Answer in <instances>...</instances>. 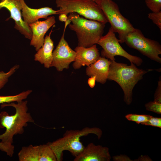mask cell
I'll list each match as a JSON object with an SVG mask.
<instances>
[{
	"label": "cell",
	"mask_w": 161,
	"mask_h": 161,
	"mask_svg": "<svg viewBox=\"0 0 161 161\" xmlns=\"http://www.w3.org/2000/svg\"><path fill=\"white\" fill-rule=\"evenodd\" d=\"M111 157L108 148L90 143L75 157L74 161H109Z\"/></svg>",
	"instance_id": "7c38bea8"
},
{
	"label": "cell",
	"mask_w": 161,
	"mask_h": 161,
	"mask_svg": "<svg viewBox=\"0 0 161 161\" xmlns=\"http://www.w3.org/2000/svg\"><path fill=\"white\" fill-rule=\"evenodd\" d=\"M18 156L19 161H57L54 152L47 143L23 146Z\"/></svg>",
	"instance_id": "30bf717a"
},
{
	"label": "cell",
	"mask_w": 161,
	"mask_h": 161,
	"mask_svg": "<svg viewBox=\"0 0 161 161\" xmlns=\"http://www.w3.org/2000/svg\"><path fill=\"white\" fill-rule=\"evenodd\" d=\"M75 51L76 56L72 66L75 69H79L82 66H89L100 56L96 44L89 47L78 46L75 49Z\"/></svg>",
	"instance_id": "5bb4252c"
},
{
	"label": "cell",
	"mask_w": 161,
	"mask_h": 161,
	"mask_svg": "<svg viewBox=\"0 0 161 161\" xmlns=\"http://www.w3.org/2000/svg\"><path fill=\"white\" fill-rule=\"evenodd\" d=\"M143 125L161 128V118L152 116L149 120Z\"/></svg>",
	"instance_id": "d4e9b609"
},
{
	"label": "cell",
	"mask_w": 161,
	"mask_h": 161,
	"mask_svg": "<svg viewBox=\"0 0 161 161\" xmlns=\"http://www.w3.org/2000/svg\"><path fill=\"white\" fill-rule=\"evenodd\" d=\"M118 39L116 37L115 32L111 27L108 33L102 36L97 44L103 48L101 52L102 57L115 60V56L117 55L123 57L131 62L137 66L140 65L143 62L140 57L131 55L126 51L120 45Z\"/></svg>",
	"instance_id": "ba28073f"
},
{
	"label": "cell",
	"mask_w": 161,
	"mask_h": 161,
	"mask_svg": "<svg viewBox=\"0 0 161 161\" xmlns=\"http://www.w3.org/2000/svg\"><path fill=\"white\" fill-rule=\"evenodd\" d=\"M52 32V30L49 35L46 36L43 46L34 55V60L44 65V67L47 69L51 67L53 58L54 42L50 38Z\"/></svg>",
	"instance_id": "e0dca14e"
},
{
	"label": "cell",
	"mask_w": 161,
	"mask_h": 161,
	"mask_svg": "<svg viewBox=\"0 0 161 161\" xmlns=\"http://www.w3.org/2000/svg\"><path fill=\"white\" fill-rule=\"evenodd\" d=\"M3 7L7 9L10 12V17L15 21L14 28L23 35L25 38L31 40L32 37L31 30L29 25L21 18V10L22 5L20 0H2L0 2V9Z\"/></svg>",
	"instance_id": "8fae6325"
},
{
	"label": "cell",
	"mask_w": 161,
	"mask_h": 161,
	"mask_svg": "<svg viewBox=\"0 0 161 161\" xmlns=\"http://www.w3.org/2000/svg\"><path fill=\"white\" fill-rule=\"evenodd\" d=\"M68 17L72 23L69 27L76 33L78 46L89 47L97 44L103 36L105 24L81 17L75 13H70Z\"/></svg>",
	"instance_id": "277c9868"
},
{
	"label": "cell",
	"mask_w": 161,
	"mask_h": 161,
	"mask_svg": "<svg viewBox=\"0 0 161 161\" xmlns=\"http://www.w3.org/2000/svg\"><path fill=\"white\" fill-rule=\"evenodd\" d=\"M91 0V1H95V2H96L97 1H98L99 0Z\"/></svg>",
	"instance_id": "4dcf8cb0"
},
{
	"label": "cell",
	"mask_w": 161,
	"mask_h": 161,
	"mask_svg": "<svg viewBox=\"0 0 161 161\" xmlns=\"http://www.w3.org/2000/svg\"><path fill=\"white\" fill-rule=\"evenodd\" d=\"M145 106L146 110L161 114V103L154 101L146 103Z\"/></svg>",
	"instance_id": "7402d4cb"
},
{
	"label": "cell",
	"mask_w": 161,
	"mask_h": 161,
	"mask_svg": "<svg viewBox=\"0 0 161 161\" xmlns=\"http://www.w3.org/2000/svg\"><path fill=\"white\" fill-rule=\"evenodd\" d=\"M32 92V90H28L16 95L0 96V104L22 101L26 99Z\"/></svg>",
	"instance_id": "ac0fdd59"
},
{
	"label": "cell",
	"mask_w": 161,
	"mask_h": 161,
	"mask_svg": "<svg viewBox=\"0 0 161 161\" xmlns=\"http://www.w3.org/2000/svg\"><path fill=\"white\" fill-rule=\"evenodd\" d=\"M68 19L67 15L65 13H62L59 14L58 17L59 20L61 21L65 22Z\"/></svg>",
	"instance_id": "f1b7e54d"
},
{
	"label": "cell",
	"mask_w": 161,
	"mask_h": 161,
	"mask_svg": "<svg viewBox=\"0 0 161 161\" xmlns=\"http://www.w3.org/2000/svg\"><path fill=\"white\" fill-rule=\"evenodd\" d=\"M110 61L107 79L118 84L123 92L124 101L127 105H130L132 101L133 90L134 86L143 78L144 74L153 70L139 69L132 63L128 65L117 62L115 60Z\"/></svg>",
	"instance_id": "7a4b0ae2"
},
{
	"label": "cell",
	"mask_w": 161,
	"mask_h": 161,
	"mask_svg": "<svg viewBox=\"0 0 161 161\" xmlns=\"http://www.w3.org/2000/svg\"><path fill=\"white\" fill-rule=\"evenodd\" d=\"M110 60L100 56L94 63L87 66L86 70L87 75L91 77H96V81L101 84L105 83L108 78Z\"/></svg>",
	"instance_id": "2e32d148"
},
{
	"label": "cell",
	"mask_w": 161,
	"mask_h": 161,
	"mask_svg": "<svg viewBox=\"0 0 161 161\" xmlns=\"http://www.w3.org/2000/svg\"><path fill=\"white\" fill-rule=\"evenodd\" d=\"M96 81V77L95 76H91L88 79V83L91 88H93L95 85Z\"/></svg>",
	"instance_id": "83f0119b"
},
{
	"label": "cell",
	"mask_w": 161,
	"mask_h": 161,
	"mask_svg": "<svg viewBox=\"0 0 161 161\" xmlns=\"http://www.w3.org/2000/svg\"><path fill=\"white\" fill-rule=\"evenodd\" d=\"M152 116L146 114H130L125 116V117L128 120L136 122L138 124H143L148 121Z\"/></svg>",
	"instance_id": "d6986e66"
},
{
	"label": "cell",
	"mask_w": 161,
	"mask_h": 161,
	"mask_svg": "<svg viewBox=\"0 0 161 161\" xmlns=\"http://www.w3.org/2000/svg\"><path fill=\"white\" fill-rule=\"evenodd\" d=\"M148 18L151 19L161 31V11L157 12L149 13L148 14Z\"/></svg>",
	"instance_id": "603a6c76"
},
{
	"label": "cell",
	"mask_w": 161,
	"mask_h": 161,
	"mask_svg": "<svg viewBox=\"0 0 161 161\" xmlns=\"http://www.w3.org/2000/svg\"><path fill=\"white\" fill-rule=\"evenodd\" d=\"M124 42L150 59L161 63V45L156 41L146 38L141 31L135 28L126 36Z\"/></svg>",
	"instance_id": "52a82bcc"
},
{
	"label": "cell",
	"mask_w": 161,
	"mask_h": 161,
	"mask_svg": "<svg viewBox=\"0 0 161 161\" xmlns=\"http://www.w3.org/2000/svg\"><path fill=\"white\" fill-rule=\"evenodd\" d=\"M115 161H132L129 157L125 155H120L114 156L112 157Z\"/></svg>",
	"instance_id": "4316f807"
},
{
	"label": "cell",
	"mask_w": 161,
	"mask_h": 161,
	"mask_svg": "<svg viewBox=\"0 0 161 161\" xmlns=\"http://www.w3.org/2000/svg\"><path fill=\"white\" fill-rule=\"evenodd\" d=\"M96 3L103 11L113 31L118 33L119 43H124L127 35L135 28L122 15L118 5L112 0H99Z\"/></svg>",
	"instance_id": "8992f818"
},
{
	"label": "cell",
	"mask_w": 161,
	"mask_h": 161,
	"mask_svg": "<svg viewBox=\"0 0 161 161\" xmlns=\"http://www.w3.org/2000/svg\"><path fill=\"white\" fill-rule=\"evenodd\" d=\"M58 14L75 13L86 19L105 24L108 21L103 11L95 2L90 0H56Z\"/></svg>",
	"instance_id": "5b68a950"
},
{
	"label": "cell",
	"mask_w": 161,
	"mask_h": 161,
	"mask_svg": "<svg viewBox=\"0 0 161 161\" xmlns=\"http://www.w3.org/2000/svg\"><path fill=\"white\" fill-rule=\"evenodd\" d=\"M27 103V101L22 100L16 103L12 102L1 104V108L11 106L16 110L15 113L12 115L5 111L0 113V128H6L5 132L0 135L1 142L12 144L15 135L23 134L24 127L27 126L28 123H34L30 113L28 112Z\"/></svg>",
	"instance_id": "6da1fadb"
},
{
	"label": "cell",
	"mask_w": 161,
	"mask_h": 161,
	"mask_svg": "<svg viewBox=\"0 0 161 161\" xmlns=\"http://www.w3.org/2000/svg\"><path fill=\"white\" fill-rule=\"evenodd\" d=\"M20 1L24 21L28 25L36 21L39 19H46L49 16L58 14L57 10H54L52 8L45 7L38 9H32L27 5L24 0Z\"/></svg>",
	"instance_id": "9a60e30c"
},
{
	"label": "cell",
	"mask_w": 161,
	"mask_h": 161,
	"mask_svg": "<svg viewBox=\"0 0 161 161\" xmlns=\"http://www.w3.org/2000/svg\"><path fill=\"white\" fill-rule=\"evenodd\" d=\"M55 22V17L50 16L44 21L38 20L29 25L32 33L30 45L33 46L36 51L43 46L45 34Z\"/></svg>",
	"instance_id": "4fadbf2b"
},
{
	"label": "cell",
	"mask_w": 161,
	"mask_h": 161,
	"mask_svg": "<svg viewBox=\"0 0 161 161\" xmlns=\"http://www.w3.org/2000/svg\"><path fill=\"white\" fill-rule=\"evenodd\" d=\"M14 146L11 144L0 142V150L5 152L10 157L13 156L14 153Z\"/></svg>",
	"instance_id": "cb8c5ba5"
},
{
	"label": "cell",
	"mask_w": 161,
	"mask_h": 161,
	"mask_svg": "<svg viewBox=\"0 0 161 161\" xmlns=\"http://www.w3.org/2000/svg\"><path fill=\"white\" fill-rule=\"evenodd\" d=\"M91 134H95L99 139L102 136L103 132L100 129L96 127H86L80 130H68L62 137L47 143L54 152L57 161H61L64 151H69L75 157L78 155L85 147L80 140V137Z\"/></svg>",
	"instance_id": "3957f363"
},
{
	"label": "cell",
	"mask_w": 161,
	"mask_h": 161,
	"mask_svg": "<svg viewBox=\"0 0 161 161\" xmlns=\"http://www.w3.org/2000/svg\"><path fill=\"white\" fill-rule=\"evenodd\" d=\"M145 2L147 7L152 12L161 11V0H145Z\"/></svg>",
	"instance_id": "44dd1931"
},
{
	"label": "cell",
	"mask_w": 161,
	"mask_h": 161,
	"mask_svg": "<svg viewBox=\"0 0 161 161\" xmlns=\"http://www.w3.org/2000/svg\"><path fill=\"white\" fill-rule=\"evenodd\" d=\"M67 27L64 26L63 34L55 49L53 52V58L51 67H54L59 72L68 69L69 65L74 62L76 56L75 51L70 47L64 38Z\"/></svg>",
	"instance_id": "9c48e42d"
},
{
	"label": "cell",
	"mask_w": 161,
	"mask_h": 161,
	"mask_svg": "<svg viewBox=\"0 0 161 161\" xmlns=\"http://www.w3.org/2000/svg\"><path fill=\"white\" fill-rule=\"evenodd\" d=\"M161 76L158 81V86L154 94V101L161 103Z\"/></svg>",
	"instance_id": "484cf974"
},
{
	"label": "cell",
	"mask_w": 161,
	"mask_h": 161,
	"mask_svg": "<svg viewBox=\"0 0 161 161\" xmlns=\"http://www.w3.org/2000/svg\"><path fill=\"white\" fill-rule=\"evenodd\" d=\"M19 67L18 65H16L10 69L7 72L0 71V90L6 84L9 78L12 75Z\"/></svg>",
	"instance_id": "ffe728a7"
},
{
	"label": "cell",
	"mask_w": 161,
	"mask_h": 161,
	"mask_svg": "<svg viewBox=\"0 0 161 161\" xmlns=\"http://www.w3.org/2000/svg\"><path fill=\"white\" fill-rule=\"evenodd\" d=\"M138 160L139 161H150L151 160L150 158L147 156H143L142 157L140 156V157H139L138 159Z\"/></svg>",
	"instance_id": "f546056e"
}]
</instances>
